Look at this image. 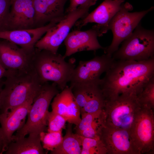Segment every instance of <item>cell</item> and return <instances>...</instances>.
<instances>
[{"label":"cell","mask_w":154,"mask_h":154,"mask_svg":"<svg viewBox=\"0 0 154 154\" xmlns=\"http://www.w3.org/2000/svg\"><path fill=\"white\" fill-rule=\"evenodd\" d=\"M105 72L99 84L105 101L123 94L137 96L154 76V58L143 61L114 60Z\"/></svg>","instance_id":"1"},{"label":"cell","mask_w":154,"mask_h":154,"mask_svg":"<svg viewBox=\"0 0 154 154\" xmlns=\"http://www.w3.org/2000/svg\"><path fill=\"white\" fill-rule=\"evenodd\" d=\"M5 77L0 114L11 111L35 97L42 85L33 68L22 71L7 70Z\"/></svg>","instance_id":"2"},{"label":"cell","mask_w":154,"mask_h":154,"mask_svg":"<svg viewBox=\"0 0 154 154\" xmlns=\"http://www.w3.org/2000/svg\"><path fill=\"white\" fill-rule=\"evenodd\" d=\"M65 58L57 52L35 48L33 65L42 84L52 82L61 90L67 86L75 68V60L72 58L67 62Z\"/></svg>","instance_id":"3"},{"label":"cell","mask_w":154,"mask_h":154,"mask_svg":"<svg viewBox=\"0 0 154 154\" xmlns=\"http://www.w3.org/2000/svg\"><path fill=\"white\" fill-rule=\"evenodd\" d=\"M56 84L48 82L42 84L28 113V119L23 126L13 135L11 141L27 135H40L46 129L49 106L52 99L60 92Z\"/></svg>","instance_id":"4"},{"label":"cell","mask_w":154,"mask_h":154,"mask_svg":"<svg viewBox=\"0 0 154 154\" xmlns=\"http://www.w3.org/2000/svg\"><path fill=\"white\" fill-rule=\"evenodd\" d=\"M131 34L112 55L115 60L143 61L154 58V31L139 23Z\"/></svg>","instance_id":"5"},{"label":"cell","mask_w":154,"mask_h":154,"mask_svg":"<svg viewBox=\"0 0 154 154\" xmlns=\"http://www.w3.org/2000/svg\"><path fill=\"white\" fill-rule=\"evenodd\" d=\"M141 107L137 96L123 94L105 101L103 108L105 125L130 130L135 116Z\"/></svg>","instance_id":"6"},{"label":"cell","mask_w":154,"mask_h":154,"mask_svg":"<svg viewBox=\"0 0 154 154\" xmlns=\"http://www.w3.org/2000/svg\"><path fill=\"white\" fill-rule=\"evenodd\" d=\"M133 9L129 3H123L120 9L109 22L107 31H112L113 39L110 45L104 50L105 54L112 56L119 48L120 44L131 34L142 18L153 10L154 7L140 12H129Z\"/></svg>","instance_id":"7"},{"label":"cell","mask_w":154,"mask_h":154,"mask_svg":"<svg viewBox=\"0 0 154 154\" xmlns=\"http://www.w3.org/2000/svg\"><path fill=\"white\" fill-rule=\"evenodd\" d=\"M130 131L139 154H154L153 109L141 106L135 116Z\"/></svg>","instance_id":"8"},{"label":"cell","mask_w":154,"mask_h":154,"mask_svg":"<svg viewBox=\"0 0 154 154\" xmlns=\"http://www.w3.org/2000/svg\"><path fill=\"white\" fill-rule=\"evenodd\" d=\"M89 9L78 7L66 13L61 20L49 29L45 35L37 42L35 48L40 50H45L57 53L59 47L64 41L72 27L79 19L83 18L88 15Z\"/></svg>","instance_id":"9"},{"label":"cell","mask_w":154,"mask_h":154,"mask_svg":"<svg viewBox=\"0 0 154 154\" xmlns=\"http://www.w3.org/2000/svg\"><path fill=\"white\" fill-rule=\"evenodd\" d=\"M114 60L112 56L105 54L89 60L80 61L72 72L70 87L99 85L101 75L108 70Z\"/></svg>","instance_id":"10"},{"label":"cell","mask_w":154,"mask_h":154,"mask_svg":"<svg viewBox=\"0 0 154 154\" xmlns=\"http://www.w3.org/2000/svg\"><path fill=\"white\" fill-rule=\"evenodd\" d=\"M35 52L28 51L7 40L0 41V61L7 71H22L33 68Z\"/></svg>","instance_id":"11"},{"label":"cell","mask_w":154,"mask_h":154,"mask_svg":"<svg viewBox=\"0 0 154 154\" xmlns=\"http://www.w3.org/2000/svg\"><path fill=\"white\" fill-rule=\"evenodd\" d=\"M100 139L107 154H139L129 130L105 125Z\"/></svg>","instance_id":"12"},{"label":"cell","mask_w":154,"mask_h":154,"mask_svg":"<svg viewBox=\"0 0 154 154\" xmlns=\"http://www.w3.org/2000/svg\"><path fill=\"white\" fill-rule=\"evenodd\" d=\"M125 0H104L97 8L85 17L77 21L74 25L80 30L89 23H96L99 36L106 33L108 24L114 15L120 9Z\"/></svg>","instance_id":"13"},{"label":"cell","mask_w":154,"mask_h":154,"mask_svg":"<svg viewBox=\"0 0 154 154\" xmlns=\"http://www.w3.org/2000/svg\"><path fill=\"white\" fill-rule=\"evenodd\" d=\"M99 37V30L94 25L86 31L77 29L70 32L64 41L66 50L65 58L79 52L96 51L105 47L102 46L97 39Z\"/></svg>","instance_id":"14"},{"label":"cell","mask_w":154,"mask_h":154,"mask_svg":"<svg viewBox=\"0 0 154 154\" xmlns=\"http://www.w3.org/2000/svg\"><path fill=\"white\" fill-rule=\"evenodd\" d=\"M35 97L29 99L11 111L0 114V123L3 136L5 152L11 141L13 133L25 124L26 118Z\"/></svg>","instance_id":"15"},{"label":"cell","mask_w":154,"mask_h":154,"mask_svg":"<svg viewBox=\"0 0 154 154\" xmlns=\"http://www.w3.org/2000/svg\"><path fill=\"white\" fill-rule=\"evenodd\" d=\"M59 21L51 22L41 27L0 32V38L7 40L30 52L35 50L37 42Z\"/></svg>","instance_id":"16"},{"label":"cell","mask_w":154,"mask_h":154,"mask_svg":"<svg viewBox=\"0 0 154 154\" xmlns=\"http://www.w3.org/2000/svg\"><path fill=\"white\" fill-rule=\"evenodd\" d=\"M33 0H11L8 30L35 28Z\"/></svg>","instance_id":"17"},{"label":"cell","mask_w":154,"mask_h":154,"mask_svg":"<svg viewBox=\"0 0 154 154\" xmlns=\"http://www.w3.org/2000/svg\"><path fill=\"white\" fill-rule=\"evenodd\" d=\"M68 0H33L35 11V28L51 22L60 21L65 17V5Z\"/></svg>","instance_id":"18"},{"label":"cell","mask_w":154,"mask_h":154,"mask_svg":"<svg viewBox=\"0 0 154 154\" xmlns=\"http://www.w3.org/2000/svg\"><path fill=\"white\" fill-rule=\"evenodd\" d=\"M80 114L81 120L75 125V133L84 137L100 138L105 125V116L103 109L93 112H83Z\"/></svg>","instance_id":"19"},{"label":"cell","mask_w":154,"mask_h":154,"mask_svg":"<svg viewBox=\"0 0 154 154\" xmlns=\"http://www.w3.org/2000/svg\"><path fill=\"white\" fill-rule=\"evenodd\" d=\"M11 141L8 145L7 154H43L44 149L41 144L40 135L33 134Z\"/></svg>","instance_id":"20"},{"label":"cell","mask_w":154,"mask_h":154,"mask_svg":"<svg viewBox=\"0 0 154 154\" xmlns=\"http://www.w3.org/2000/svg\"><path fill=\"white\" fill-rule=\"evenodd\" d=\"M72 125L68 123L66 133L60 144L52 151L51 154H81L82 151L81 136L74 133Z\"/></svg>","instance_id":"21"},{"label":"cell","mask_w":154,"mask_h":154,"mask_svg":"<svg viewBox=\"0 0 154 154\" xmlns=\"http://www.w3.org/2000/svg\"><path fill=\"white\" fill-rule=\"evenodd\" d=\"M76 104L72 88L67 86L53 98L51 104L52 111L61 115L67 120L68 114Z\"/></svg>","instance_id":"22"},{"label":"cell","mask_w":154,"mask_h":154,"mask_svg":"<svg viewBox=\"0 0 154 154\" xmlns=\"http://www.w3.org/2000/svg\"><path fill=\"white\" fill-rule=\"evenodd\" d=\"M105 99L99 85L94 88L86 104L80 111L83 112H93L103 109Z\"/></svg>","instance_id":"23"},{"label":"cell","mask_w":154,"mask_h":154,"mask_svg":"<svg viewBox=\"0 0 154 154\" xmlns=\"http://www.w3.org/2000/svg\"><path fill=\"white\" fill-rule=\"evenodd\" d=\"M81 154H107L106 148L100 139L86 137L81 136Z\"/></svg>","instance_id":"24"},{"label":"cell","mask_w":154,"mask_h":154,"mask_svg":"<svg viewBox=\"0 0 154 154\" xmlns=\"http://www.w3.org/2000/svg\"><path fill=\"white\" fill-rule=\"evenodd\" d=\"M62 131L40 133V138L43 149L51 151L57 147L62 140Z\"/></svg>","instance_id":"25"},{"label":"cell","mask_w":154,"mask_h":154,"mask_svg":"<svg viewBox=\"0 0 154 154\" xmlns=\"http://www.w3.org/2000/svg\"><path fill=\"white\" fill-rule=\"evenodd\" d=\"M141 106L154 108V76L146 84L137 96Z\"/></svg>","instance_id":"26"},{"label":"cell","mask_w":154,"mask_h":154,"mask_svg":"<svg viewBox=\"0 0 154 154\" xmlns=\"http://www.w3.org/2000/svg\"><path fill=\"white\" fill-rule=\"evenodd\" d=\"M47 132L59 131L65 128L66 119L61 115L52 111L49 112L47 118Z\"/></svg>","instance_id":"27"},{"label":"cell","mask_w":154,"mask_h":154,"mask_svg":"<svg viewBox=\"0 0 154 154\" xmlns=\"http://www.w3.org/2000/svg\"><path fill=\"white\" fill-rule=\"evenodd\" d=\"M11 0H0V32L8 30Z\"/></svg>","instance_id":"28"},{"label":"cell","mask_w":154,"mask_h":154,"mask_svg":"<svg viewBox=\"0 0 154 154\" xmlns=\"http://www.w3.org/2000/svg\"><path fill=\"white\" fill-rule=\"evenodd\" d=\"M97 0H70V3L65 13H67L76 9L78 7L87 8L94 5Z\"/></svg>","instance_id":"29"},{"label":"cell","mask_w":154,"mask_h":154,"mask_svg":"<svg viewBox=\"0 0 154 154\" xmlns=\"http://www.w3.org/2000/svg\"><path fill=\"white\" fill-rule=\"evenodd\" d=\"M5 152L4 143L3 135L1 127H0V154Z\"/></svg>","instance_id":"30"},{"label":"cell","mask_w":154,"mask_h":154,"mask_svg":"<svg viewBox=\"0 0 154 154\" xmlns=\"http://www.w3.org/2000/svg\"><path fill=\"white\" fill-rule=\"evenodd\" d=\"M7 72V70L3 67L0 61V81L2 78L5 77Z\"/></svg>","instance_id":"31"},{"label":"cell","mask_w":154,"mask_h":154,"mask_svg":"<svg viewBox=\"0 0 154 154\" xmlns=\"http://www.w3.org/2000/svg\"><path fill=\"white\" fill-rule=\"evenodd\" d=\"M4 84V82L2 80L0 81V98L1 93V92ZM1 109V105L0 102V111Z\"/></svg>","instance_id":"32"}]
</instances>
